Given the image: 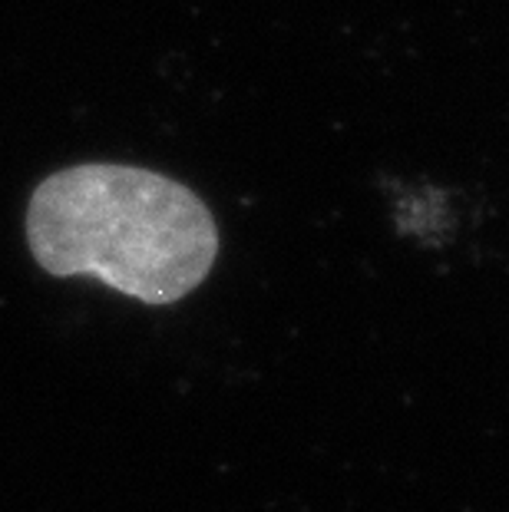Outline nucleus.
Wrapping results in <instances>:
<instances>
[{"mask_svg": "<svg viewBox=\"0 0 509 512\" xmlns=\"http://www.w3.org/2000/svg\"><path fill=\"white\" fill-rule=\"evenodd\" d=\"M27 242L50 275L96 278L153 308L196 291L219 258V228L189 185L116 162L43 179L27 205Z\"/></svg>", "mask_w": 509, "mask_h": 512, "instance_id": "obj_1", "label": "nucleus"}]
</instances>
